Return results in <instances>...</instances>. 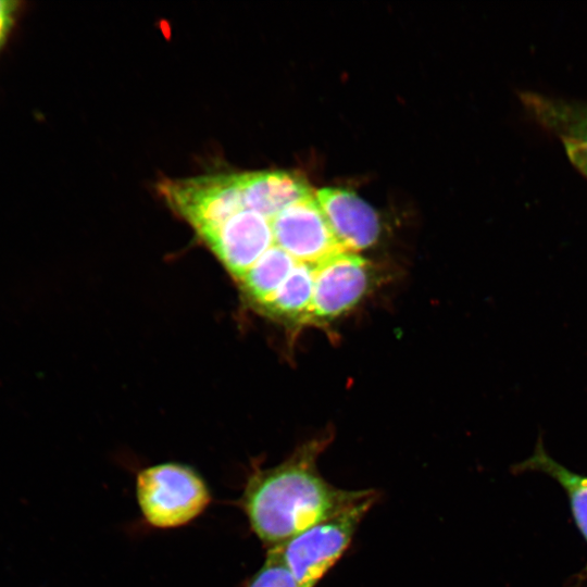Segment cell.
Wrapping results in <instances>:
<instances>
[{"label":"cell","mask_w":587,"mask_h":587,"mask_svg":"<svg viewBox=\"0 0 587 587\" xmlns=\"http://www.w3.org/2000/svg\"><path fill=\"white\" fill-rule=\"evenodd\" d=\"M234 282L238 280L274 245L268 218L241 210L202 239Z\"/></svg>","instance_id":"obj_7"},{"label":"cell","mask_w":587,"mask_h":587,"mask_svg":"<svg viewBox=\"0 0 587 587\" xmlns=\"http://www.w3.org/2000/svg\"><path fill=\"white\" fill-rule=\"evenodd\" d=\"M519 98L536 122L561 139L573 165L587 168V101L533 90L520 91Z\"/></svg>","instance_id":"obj_8"},{"label":"cell","mask_w":587,"mask_h":587,"mask_svg":"<svg viewBox=\"0 0 587 587\" xmlns=\"http://www.w3.org/2000/svg\"><path fill=\"white\" fill-rule=\"evenodd\" d=\"M512 470L520 474L524 472H540L553 478L565 491L573 522L587 545V475L576 473L554 460L545 449L541 440L537 441L534 452ZM587 580V563L572 582L573 587H579Z\"/></svg>","instance_id":"obj_11"},{"label":"cell","mask_w":587,"mask_h":587,"mask_svg":"<svg viewBox=\"0 0 587 587\" xmlns=\"http://www.w3.org/2000/svg\"><path fill=\"white\" fill-rule=\"evenodd\" d=\"M579 172L587 178V168H582Z\"/></svg>","instance_id":"obj_15"},{"label":"cell","mask_w":587,"mask_h":587,"mask_svg":"<svg viewBox=\"0 0 587 587\" xmlns=\"http://www.w3.org/2000/svg\"><path fill=\"white\" fill-rule=\"evenodd\" d=\"M247 587H297L283 564L276 549L266 551L262 566L251 577Z\"/></svg>","instance_id":"obj_13"},{"label":"cell","mask_w":587,"mask_h":587,"mask_svg":"<svg viewBox=\"0 0 587 587\" xmlns=\"http://www.w3.org/2000/svg\"><path fill=\"white\" fill-rule=\"evenodd\" d=\"M21 7V1L0 0V52L13 30Z\"/></svg>","instance_id":"obj_14"},{"label":"cell","mask_w":587,"mask_h":587,"mask_svg":"<svg viewBox=\"0 0 587 587\" xmlns=\"http://www.w3.org/2000/svg\"><path fill=\"white\" fill-rule=\"evenodd\" d=\"M274 245L297 263L316 265L345 251L315 195L301 199L268 220Z\"/></svg>","instance_id":"obj_5"},{"label":"cell","mask_w":587,"mask_h":587,"mask_svg":"<svg viewBox=\"0 0 587 587\" xmlns=\"http://www.w3.org/2000/svg\"><path fill=\"white\" fill-rule=\"evenodd\" d=\"M315 197L345 251L358 253L377 240L378 215L355 193L326 187L319 189Z\"/></svg>","instance_id":"obj_9"},{"label":"cell","mask_w":587,"mask_h":587,"mask_svg":"<svg viewBox=\"0 0 587 587\" xmlns=\"http://www.w3.org/2000/svg\"><path fill=\"white\" fill-rule=\"evenodd\" d=\"M378 494L323 521L276 549L297 587H315L348 549Z\"/></svg>","instance_id":"obj_3"},{"label":"cell","mask_w":587,"mask_h":587,"mask_svg":"<svg viewBox=\"0 0 587 587\" xmlns=\"http://www.w3.org/2000/svg\"><path fill=\"white\" fill-rule=\"evenodd\" d=\"M159 191L201 240L243 210L238 173L171 179L162 182Z\"/></svg>","instance_id":"obj_4"},{"label":"cell","mask_w":587,"mask_h":587,"mask_svg":"<svg viewBox=\"0 0 587 587\" xmlns=\"http://www.w3.org/2000/svg\"><path fill=\"white\" fill-rule=\"evenodd\" d=\"M314 265L297 263L261 313L283 321L304 323L311 307Z\"/></svg>","instance_id":"obj_12"},{"label":"cell","mask_w":587,"mask_h":587,"mask_svg":"<svg viewBox=\"0 0 587 587\" xmlns=\"http://www.w3.org/2000/svg\"><path fill=\"white\" fill-rule=\"evenodd\" d=\"M322 444H307L247 478L240 505L267 550L377 495L375 489H344L326 480L316 465Z\"/></svg>","instance_id":"obj_1"},{"label":"cell","mask_w":587,"mask_h":587,"mask_svg":"<svg viewBox=\"0 0 587 587\" xmlns=\"http://www.w3.org/2000/svg\"><path fill=\"white\" fill-rule=\"evenodd\" d=\"M136 498L145 521L157 528H175L198 517L210 504L211 492L192 467L175 462L142 469Z\"/></svg>","instance_id":"obj_2"},{"label":"cell","mask_w":587,"mask_h":587,"mask_svg":"<svg viewBox=\"0 0 587 587\" xmlns=\"http://www.w3.org/2000/svg\"><path fill=\"white\" fill-rule=\"evenodd\" d=\"M239 185L243 209L268 220L286 207L314 195L302 176L285 171L241 173Z\"/></svg>","instance_id":"obj_10"},{"label":"cell","mask_w":587,"mask_h":587,"mask_svg":"<svg viewBox=\"0 0 587 587\" xmlns=\"http://www.w3.org/2000/svg\"><path fill=\"white\" fill-rule=\"evenodd\" d=\"M372 270L355 252L341 251L314 265L311 307L304 322L330 321L353 308L370 288Z\"/></svg>","instance_id":"obj_6"}]
</instances>
